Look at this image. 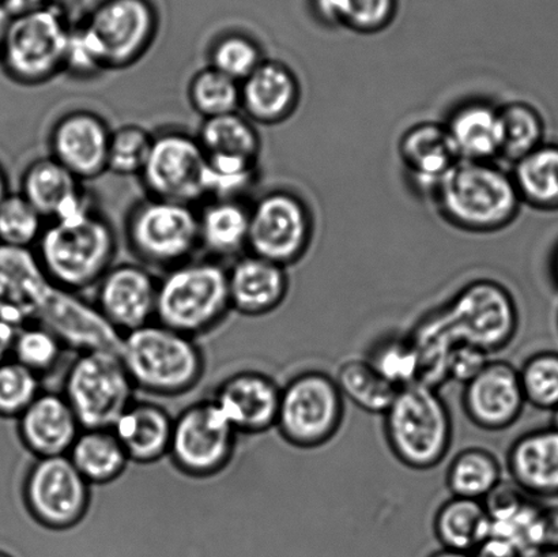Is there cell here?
Segmentation results:
<instances>
[{
	"label": "cell",
	"instance_id": "obj_1",
	"mask_svg": "<svg viewBox=\"0 0 558 557\" xmlns=\"http://www.w3.org/2000/svg\"><path fill=\"white\" fill-rule=\"evenodd\" d=\"M0 319L47 327L76 353L119 352V335L96 305L54 282L31 249L0 244Z\"/></svg>",
	"mask_w": 558,
	"mask_h": 557
},
{
	"label": "cell",
	"instance_id": "obj_2",
	"mask_svg": "<svg viewBox=\"0 0 558 557\" xmlns=\"http://www.w3.org/2000/svg\"><path fill=\"white\" fill-rule=\"evenodd\" d=\"M156 32L157 14L149 0H102L71 29L69 69L89 76L129 68L144 57Z\"/></svg>",
	"mask_w": 558,
	"mask_h": 557
},
{
	"label": "cell",
	"instance_id": "obj_3",
	"mask_svg": "<svg viewBox=\"0 0 558 557\" xmlns=\"http://www.w3.org/2000/svg\"><path fill=\"white\" fill-rule=\"evenodd\" d=\"M432 198L450 226L469 233L502 231L523 205L511 173L494 161H459Z\"/></svg>",
	"mask_w": 558,
	"mask_h": 557
},
{
	"label": "cell",
	"instance_id": "obj_4",
	"mask_svg": "<svg viewBox=\"0 0 558 557\" xmlns=\"http://www.w3.org/2000/svg\"><path fill=\"white\" fill-rule=\"evenodd\" d=\"M118 353L135 389L153 396L187 395L204 378L205 354L195 338L158 322L125 332Z\"/></svg>",
	"mask_w": 558,
	"mask_h": 557
},
{
	"label": "cell",
	"instance_id": "obj_5",
	"mask_svg": "<svg viewBox=\"0 0 558 557\" xmlns=\"http://www.w3.org/2000/svg\"><path fill=\"white\" fill-rule=\"evenodd\" d=\"M37 243L36 255L47 275L75 293L97 286L117 253L112 227L90 205L51 221Z\"/></svg>",
	"mask_w": 558,
	"mask_h": 557
},
{
	"label": "cell",
	"instance_id": "obj_6",
	"mask_svg": "<svg viewBox=\"0 0 558 557\" xmlns=\"http://www.w3.org/2000/svg\"><path fill=\"white\" fill-rule=\"evenodd\" d=\"M383 417L388 447L402 465L430 471L446 460L453 424L439 390L423 384L403 387Z\"/></svg>",
	"mask_w": 558,
	"mask_h": 557
},
{
	"label": "cell",
	"instance_id": "obj_7",
	"mask_svg": "<svg viewBox=\"0 0 558 557\" xmlns=\"http://www.w3.org/2000/svg\"><path fill=\"white\" fill-rule=\"evenodd\" d=\"M231 310L228 270L216 262H184L158 281L156 322L185 336L217 329Z\"/></svg>",
	"mask_w": 558,
	"mask_h": 557
},
{
	"label": "cell",
	"instance_id": "obj_8",
	"mask_svg": "<svg viewBox=\"0 0 558 557\" xmlns=\"http://www.w3.org/2000/svg\"><path fill=\"white\" fill-rule=\"evenodd\" d=\"M343 419L344 398L331 375L304 371L281 387L276 428L290 446L314 450L330 444Z\"/></svg>",
	"mask_w": 558,
	"mask_h": 557
},
{
	"label": "cell",
	"instance_id": "obj_9",
	"mask_svg": "<svg viewBox=\"0 0 558 557\" xmlns=\"http://www.w3.org/2000/svg\"><path fill=\"white\" fill-rule=\"evenodd\" d=\"M135 390L118 352L87 351L69 365L62 395L82 428H113L135 401Z\"/></svg>",
	"mask_w": 558,
	"mask_h": 557
},
{
	"label": "cell",
	"instance_id": "obj_10",
	"mask_svg": "<svg viewBox=\"0 0 558 557\" xmlns=\"http://www.w3.org/2000/svg\"><path fill=\"white\" fill-rule=\"evenodd\" d=\"M70 35L71 26L54 4L16 16L0 48V62L20 84H43L65 70Z\"/></svg>",
	"mask_w": 558,
	"mask_h": 557
},
{
	"label": "cell",
	"instance_id": "obj_11",
	"mask_svg": "<svg viewBox=\"0 0 558 557\" xmlns=\"http://www.w3.org/2000/svg\"><path fill=\"white\" fill-rule=\"evenodd\" d=\"M459 343L490 354L515 340L519 310L510 289L494 280L466 283L440 308Z\"/></svg>",
	"mask_w": 558,
	"mask_h": 557
},
{
	"label": "cell",
	"instance_id": "obj_12",
	"mask_svg": "<svg viewBox=\"0 0 558 557\" xmlns=\"http://www.w3.org/2000/svg\"><path fill=\"white\" fill-rule=\"evenodd\" d=\"M238 436L215 400L195 402L174 417L168 456L190 477H213L231 463Z\"/></svg>",
	"mask_w": 558,
	"mask_h": 557
},
{
	"label": "cell",
	"instance_id": "obj_13",
	"mask_svg": "<svg viewBox=\"0 0 558 557\" xmlns=\"http://www.w3.org/2000/svg\"><path fill=\"white\" fill-rule=\"evenodd\" d=\"M193 205L151 198L135 207L128 237L140 259L153 266L174 267L187 262L199 239V216Z\"/></svg>",
	"mask_w": 558,
	"mask_h": 557
},
{
	"label": "cell",
	"instance_id": "obj_14",
	"mask_svg": "<svg viewBox=\"0 0 558 557\" xmlns=\"http://www.w3.org/2000/svg\"><path fill=\"white\" fill-rule=\"evenodd\" d=\"M314 239V217L299 195L271 191L250 209L251 254L283 267L298 264Z\"/></svg>",
	"mask_w": 558,
	"mask_h": 557
},
{
	"label": "cell",
	"instance_id": "obj_15",
	"mask_svg": "<svg viewBox=\"0 0 558 557\" xmlns=\"http://www.w3.org/2000/svg\"><path fill=\"white\" fill-rule=\"evenodd\" d=\"M90 489L68 456L36 458L25 479V505L48 531H70L89 511Z\"/></svg>",
	"mask_w": 558,
	"mask_h": 557
},
{
	"label": "cell",
	"instance_id": "obj_16",
	"mask_svg": "<svg viewBox=\"0 0 558 557\" xmlns=\"http://www.w3.org/2000/svg\"><path fill=\"white\" fill-rule=\"evenodd\" d=\"M207 156L199 141L183 133H166L153 141L141 173L151 198L193 205L205 198Z\"/></svg>",
	"mask_w": 558,
	"mask_h": 557
},
{
	"label": "cell",
	"instance_id": "obj_17",
	"mask_svg": "<svg viewBox=\"0 0 558 557\" xmlns=\"http://www.w3.org/2000/svg\"><path fill=\"white\" fill-rule=\"evenodd\" d=\"M526 405L519 370L505 360H490L464 385V414L475 427L489 433L511 428Z\"/></svg>",
	"mask_w": 558,
	"mask_h": 557
},
{
	"label": "cell",
	"instance_id": "obj_18",
	"mask_svg": "<svg viewBox=\"0 0 558 557\" xmlns=\"http://www.w3.org/2000/svg\"><path fill=\"white\" fill-rule=\"evenodd\" d=\"M158 281L138 265L111 267L97 283L96 307L119 335L156 320Z\"/></svg>",
	"mask_w": 558,
	"mask_h": 557
},
{
	"label": "cell",
	"instance_id": "obj_19",
	"mask_svg": "<svg viewBox=\"0 0 558 557\" xmlns=\"http://www.w3.org/2000/svg\"><path fill=\"white\" fill-rule=\"evenodd\" d=\"M211 400L239 434L258 435L277 425L281 387L269 375L243 370L223 379Z\"/></svg>",
	"mask_w": 558,
	"mask_h": 557
},
{
	"label": "cell",
	"instance_id": "obj_20",
	"mask_svg": "<svg viewBox=\"0 0 558 557\" xmlns=\"http://www.w3.org/2000/svg\"><path fill=\"white\" fill-rule=\"evenodd\" d=\"M112 131L96 113L75 111L59 120L51 133L52 158L74 177L95 179L108 171Z\"/></svg>",
	"mask_w": 558,
	"mask_h": 557
},
{
	"label": "cell",
	"instance_id": "obj_21",
	"mask_svg": "<svg viewBox=\"0 0 558 557\" xmlns=\"http://www.w3.org/2000/svg\"><path fill=\"white\" fill-rule=\"evenodd\" d=\"M398 156L410 183L420 194L435 191L461 160L445 124L421 122L412 125L398 142Z\"/></svg>",
	"mask_w": 558,
	"mask_h": 557
},
{
	"label": "cell",
	"instance_id": "obj_22",
	"mask_svg": "<svg viewBox=\"0 0 558 557\" xmlns=\"http://www.w3.org/2000/svg\"><path fill=\"white\" fill-rule=\"evenodd\" d=\"M82 429L62 392L41 391L19 417L22 444L36 458L68 456Z\"/></svg>",
	"mask_w": 558,
	"mask_h": 557
},
{
	"label": "cell",
	"instance_id": "obj_23",
	"mask_svg": "<svg viewBox=\"0 0 558 557\" xmlns=\"http://www.w3.org/2000/svg\"><path fill=\"white\" fill-rule=\"evenodd\" d=\"M511 480L530 498L558 496V429L529 431L513 441L507 455Z\"/></svg>",
	"mask_w": 558,
	"mask_h": 557
},
{
	"label": "cell",
	"instance_id": "obj_24",
	"mask_svg": "<svg viewBox=\"0 0 558 557\" xmlns=\"http://www.w3.org/2000/svg\"><path fill=\"white\" fill-rule=\"evenodd\" d=\"M242 108L253 122L278 124L298 111L301 85L288 64L264 60L242 84Z\"/></svg>",
	"mask_w": 558,
	"mask_h": 557
},
{
	"label": "cell",
	"instance_id": "obj_25",
	"mask_svg": "<svg viewBox=\"0 0 558 557\" xmlns=\"http://www.w3.org/2000/svg\"><path fill=\"white\" fill-rule=\"evenodd\" d=\"M232 310L247 316L272 313L289 292L287 267L254 254L234 262L228 270Z\"/></svg>",
	"mask_w": 558,
	"mask_h": 557
},
{
	"label": "cell",
	"instance_id": "obj_26",
	"mask_svg": "<svg viewBox=\"0 0 558 557\" xmlns=\"http://www.w3.org/2000/svg\"><path fill=\"white\" fill-rule=\"evenodd\" d=\"M21 194L44 220L69 217L89 206L81 180L54 158L33 161L22 177Z\"/></svg>",
	"mask_w": 558,
	"mask_h": 557
},
{
	"label": "cell",
	"instance_id": "obj_27",
	"mask_svg": "<svg viewBox=\"0 0 558 557\" xmlns=\"http://www.w3.org/2000/svg\"><path fill=\"white\" fill-rule=\"evenodd\" d=\"M173 417L151 401L135 400L113 425L130 462L155 463L169 455Z\"/></svg>",
	"mask_w": 558,
	"mask_h": 557
},
{
	"label": "cell",
	"instance_id": "obj_28",
	"mask_svg": "<svg viewBox=\"0 0 558 557\" xmlns=\"http://www.w3.org/2000/svg\"><path fill=\"white\" fill-rule=\"evenodd\" d=\"M453 149L461 161L492 162L500 157L499 108L481 100L453 109L445 123Z\"/></svg>",
	"mask_w": 558,
	"mask_h": 557
},
{
	"label": "cell",
	"instance_id": "obj_29",
	"mask_svg": "<svg viewBox=\"0 0 558 557\" xmlns=\"http://www.w3.org/2000/svg\"><path fill=\"white\" fill-rule=\"evenodd\" d=\"M68 457L90 485L113 483L130 462L112 428L82 429Z\"/></svg>",
	"mask_w": 558,
	"mask_h": 557
},
{
	"label": "cell",
	"instance_id": "obj_30",
	"mask_svg": "<svg viewBox=\"0 0 558 557\" xmlns=\"http://www.w3.org/2000/svg\"><path fill=\"white\" fill-rule=\"evenodd\" d=\"M492 522L483 501L451 496L434 520L435 536L442 548L472 554L490 536Z\"/></svg>",
	"mask_w": 558,
	"mask_h": 557
},
{
	"label": "cell",
	"instance_id": "obj_31",
	"mask_svg": "<svg viewBox=\"0 0 558 557\" xmlns=\"http://www.w3.org/2000/svg\"><path fill=\"white\" fill-rule=\"evenodd\" d=\"M522 204L558 210V145L544 144L513 162L511 173Z\"/></svg>",
	"mask_w": 558,
	"mask_h": 557
},
{
	"label": "cell",
	"instance_id": "obj_32",
	"mask_svg": "<svg viewBox=\"0 0 558 557\" xmlns=\"http://www.w3.org/2000/svg\"><path fill=\"white\" fill-rule=\"evenodd\" d=\"M250 209L238 199H216L199 215L201 244L209 253L232 256L248 249Z\"/></svg>",
	"mask_w": 558,
	"mask_h": 557
},
{
	"label": "cell",
	"instance_id": "obj_33",
	"mask_svg": "<svg viewBox=\"0 0 558 557\" xmlns=\"http://www.w3.org/2000/svg\"><path fill=\"white\" fill-rule=\"evenodd\" d=\"M412 338L420 359V382L439 390L448 382V363L458 346L440 308L432 311L414 326Z\"/></svg>",
	"mask_w": 558,
	"mask_h": 557
},
{
	"label": "cell",
	"instance_id": "obj_34",
	"mask_svg": "<svg viewBox=\"0 0 558 557\" xmlns=\"http://www.w3.org/2000/svg\"><path fill=\"white\" fill-rule=\"evenodd\" d=\"M501 482L500 461L483 447L458 452L446 473L447 488L456 498L483 501Z\"/></svg>",
	"mask_w": 558,
	"mask_h": 557
},
{
	"label": "cell",
	"instance_id": "obj_35",
	"mask_svg": "<svg viewBox=\"0 0 558 557\" xmlns=\"http://www.w3.org/2000/svg\"><path fill=\"white\" fill-rule=\"evenodd\" d=\"M336 382L344 400L371 414H385L398 395V387L377 373L368 359H350L339 365Z\"/></svg>",
	"mask_w": 558,
	"mask_h": 557
},
{
	"label": "cell",
	"instance_id": "obj_36",
	"mask_svg": "<svg viewBox=\"0 0 558 557\" xmlns=\"http://www.w3.org/2000/svg\"><path fill=\"white\" fill-rule=\"evenodd\" d=\"M199 144L206 156L232 157L258 162L260 138L251 120L238 112L205 119Z\"/></svg>",
	"mask_w": 558,
	"mask_h": 557
},
{
	"label": "cell",
	"instance_id": "obj_37",
	"mask_svg": "<svg viewBox=\"0 0 558 557\" xmlns=\"http://www.w3.org/2000/svg\"><path fill=\"white\" fill-rule=\"evenodd\" d=\"M314 9L327 25L374 35L396 19L397 0H314Z\"/></svg>",
	"mask_w": 558,
	"mask_h": 557
},
{
	"label": "cell",
	"instance_id": "obj_38",
	"mask_svg": "<svg viewBox=\"0 0 558 557\" xmlns=\"http://www.w3.org/2000/svg\"><path fill=\"white\" fill-rule=\"evenodd\" d=\"M501 125L500 157L517 162L544 144L543 114L532 104L512 101L499 108Z\"/></svg>",
	"mask_w": 558,
	"mask_h": 557
},
{
	"label": "cell",
	"instance_id": "obj_39",
	"mask_svg": "<svg viewBox=\"0 0 558 557\" xmlns=\"http://www.w3.org/2000/svg\"><path fill=\"white\" fill-rule=\"evenodd\" d=\"M190 100L205 119L238 112L242 107V87L220 71L209 68L199 71L190 85Z\"/></svg>",
	"mask_w": 558,
	"mask_h": 557
},
{
	"label": "cell",
	"instance_id": "obj_40",
	"mask_svg": "<svg viewBox=\"0 0 558 557\" xmlns=\"http://www.w3.org/2000/svg\"><path fill=\"white\" fill-rule=\"evenodd\" d=\"M368 362L399 390L420 382V359L410 337H388L372 349Z\"/></svg>",
	"mask_w": 558,
	"mask_h": 557
},
{
	"label": "cell",
	"instance_id": "obj_41",
	"mask_svg": "<svg viewBox=\"0 0 558 557\" xmlns=\"http://www.w3.org/2000/svg\"><path fill=\"white\" fill-rule=\"evenodd\" d=\"M65 349L63 341L47 327L25 326L16 331L11 359L41 378L58 367Z\"/></svg>",
	"mask_w": 558,
	"mask_h": 557
},
{
	"label": "cell",
	"instance_id": "obj_42",
	"mask_svg": "<svg viewBox=\"0 0 558 557\" xmlns=\"http://www.w3.org/2000/svg\"><path fill=\"white\" fill-rule=\"evenodd\" d=\"M44 231V218L22 194H9L0 204V244L31 249Z\"/></svg>",
	"mask_w": 558,
	"mask_h": 557
},
{
	"label": "cell",
	"instance_id": "obj_43",
	"mask_svg": "<svg viewBox=\"0 0 558 557\" xmlns=\"http://www.w3.org/2000/svg\"><path fill=\"white\" fill-rule=\"evenodd\" d=\"M519 376L526 402L554 412L558 407V353H534L523 363Z\"/></svg>",
	"mask_w": 558,
	"mask_h": 557
},
{
	"label": "cell",
	"instance_id": "obj_44",
	"mask_svg": "<svg viewBox=\"0 0 558 557\" xmlns=\"http://www.w3.org/2000/svg\"><path fill=\"white\" fill-rule=\"evenodd\" d=\"M153 136L140 125H123L112 131L109 141L108 171L120 177H133L144 171L149 158Z\"/></svg>",
	"mask_w": 558,
	"mask_h": 557
},
{
	"label": "cell",
	"instance_id": "obj_45",
	"mask_svg": "<svg viewBox=\"0 0 558 557\" xmlns=\"http://www.w3.org/2000/svg\"><path fill=\"white\" fill-rule=\"evenodd\" d=\"M40 379L14 359L0 364V416L19 419L40 395Z\"/></svg>",
	"mask_w": 558,
	"mask_h": 557
},
{
	"label": "cell",
	"instance_id": "obj_46",
	"mask_svg": "<svg viewBox=\"0 0 558 557\" xmlns=\"http://www.w3.org/2000/svg\"><path fill=\"white\" fill-rule=\"evenodd\" d=\"M262 51L253 38L244 35H227L211 49V68L242 84L264 62Z\"/></svg>",
	"mask_w": 558,
	"mask_h": 557
},
{
	"label": "cell",
	"instance_id": "obj_47",
	"mask_svg": "<svg viewBox=\"0 0 558 557\" xmlns=\"http://www.w3.org/2000/svg\"><path fill=\"white\" fill-rule=\"evenodd\" d=\"M489 362L488 353L469 346V343H458L453 348L450 363H448V380H456L464 386L475 378Z\"/></svg>",
	"mask_w": 558,
	"mask_h": 557
},
{
	"label": "cell",
	"instance_id": "obj_48",
	"mask_svg": "<svg viewBox=\"0 0 558 557\" xmlns=\"http://www.w3.org/2000/svg\"><path fill=\"white\" fill-rule=\"evenodd\" d=\"M470 555L472 557H521L522 553L507 540L489 536Z\"/></svg>",
	"mask_w": 558,
	"mask_h": 557
},
{
	"label": "cell",
	"instance_id": "obj_49",
	"mask_svg": "<svg viewBox=\"0 0 558 557\" xmlns=\"http://www.w3.org/2000/svg\"><path fill=\"white\" fill-rule=\"evenodd\" d=\"M11 19L26 14L35 13V11L48 8L51 0H0Z\"/></svg>",
	"mask_w": 558,
	"mask_h": 557
},
{
	"label": "cell",
	"instance_id": "obj_50",
	"mask_svg": "<svg viewBox=\"0 0 558 557\" xmlns=\"http://www.w3.org/2000/svg\"><path fill=\"white\" fill-rule=\"evenodd\" d=\"M16 331L14 326L5 324L0 319V364L9 360L11 353H13V347L15 341Z\"/></svg>",
	"mask_w": 558,
	"mask_h": 557
},
{
	"label": "cell",
	"instance_id": "obj_51",
	"mask_svg": "<svg viewBox=\"0 0 558 557\" xmlns=\"http://www.w3.org/2000/svg\"><path fill=\"white\" fill-rule=\"evenodd\" d=\"M10 22L11 16L3 8V4L0 3V48H2L5 35H8Z\"/></svg>",
	"mask_w": 558,
	"mask_h": 557
},
{
	"label": "cell",
	"instance_id": "obj_52",
	"mask_svg": "<svg viewBox=\"0 0 558 557\" xmlns=\"http://www.w3.org/2000/svg\"><path fill=\"white\" fill-rule=\"evenodd\" d=\"M521 557H558V547H541L537 549L527 550Z\"/></svg>",
	"mask_w": 558,
	"mask_h": 557
},
{
	"label": "cell",
	"instance_id": "obj_53",
	"mask_svg": "<svg viewBox=\"0 0 558 557\" xmlns=\"http://www.w3.org/2000/svg\"><path fill=\"white\" fill-rule=\"evenodd\" d=\"M429 557H472V555L441 548L440 550H436V553L432 554Z\"/></svg>",
	"mask_w": 558,
	"mask_h": 557
},
{
	"label": "cell",
	"instance_id": "obj_54",
	"mask_svg": "<svg viewBox=\"0 0 558 557\" xmlns=\"http://www.w3.org/2000/svg\"><path fill=\"white\" fill-rule=\"evenodd\" d=\"M9 195L8 179H5L4 171L0 167V204L4 201L5 196Z\"/></svg>",
	"mask_w": 558,
	"mask_h": 557
},
{
	"label": "cell",
	"instance_id": "obj_55",
	"mask_svg": "<svg viewBox=\"0 0 558 557\" xmlns=\"http://www.w3.org/2000/svg\"><path fill=\"white\" fill-rule=\"evenodd\" d=\"M551 427L558 429V407L554 411V417H551Z\"/></svg>",
	"mask_w": 558,
	"mask_h": 557
},
{
	"label": "cell",
	"instance_id": "obj_56",
	"mask_svg": "<svg viewBox=\"0 0 558 557\" xmlns=\"http://www.w3.org/2000/svg\"><path fill=\"white\" fill-rule=\"evenodd\" d=\"M554 275L556 277V281L558 283V250L556 251L555 259H554Z\"/></svg>",
	"mask_w": 558,
	"mask_h": 557
},
{
	"label": "cell",
	"instance_id": "obj_57",
	"mask_svg": "<svg viewBox=\"0 0 558 557\" xmlns=\"http://www.w3.org/2000/svg\"><path fill=\"white\" fill-rule=\"evenodd\" d=\"M0 557H13V556H10V555L4 554V553H0Z\"/></svg>",
	"mask_w": 558,
	"mask_h": 557
}]
</instances>
